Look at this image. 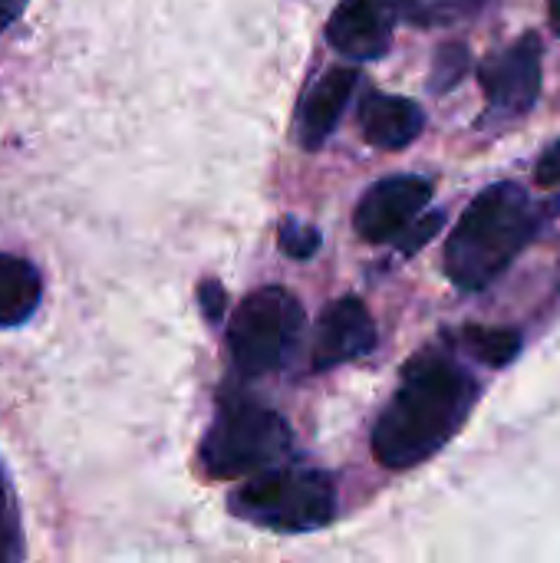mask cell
Returning a JSON list of instances; mask_svg holds the SVG:
<instances>
[{
  "label": "cell",
  "mask_w": 560,
  "mask_h": 563,
  "mask_svg": "<svg viewBox=\"0 0 560 563\" xmlns=\"http://www.w3.org/2000/svg\"><path fill=\"white\" fill-rule=\"evenodd\" d=\"M43 297L40 271L13 254H0V327H20L26 323Z\"/></svg>",
  "instance_id": "obj_12"
},
{
  "label": "cell",
  "mask_w": 560,
  "mask_h": 563,
  "mask_svg": "<svg viewBox=\"0 0 560 563\" xmlns=\"http://www.w3.org/2000/svg\"><path fill=\"white\" fill-rule=\"evenodd\" d=\"M541 63L545 43L535 30L521 33L508 46L488 53L479 63V82L485 92L482 129L502 132L521 122L541 99Z\"/></svg>",
  "instance_id": "obj_6"
},
{
  "label": "cell",
  "mask_w": 560,
  "mask_h": 563,
  "mask_svg": "<svg viewBox=\"0 0 560 563\" xmlns=\"http://www.w3.org/2000/svg\"><path fill=\"white\" fill-rule=\"evenodd\" d=\"M376 343L380 333L366 303L360 297H340L320 317L314 340V369H333L350 360H360L373 353Z\"/></svg>",
  "instance_id": "obj_9"
},
{
  "label": "cell",
  "mask_w": 560,
  "mask_h": 563,
  "mask_svg": "<svg viewBox=\"0 0 560 563\" xmlns=\"http://www.w3.org/2000/svg\"><path fill=\"white\" fill-rule=\"evenodd\" d=\"M23 7H26V0H0V30H7L20 16Z\"/></svg>",
  "instance_id": "obj_21"
},
{
  "label": "cell",
  "mask_w": 560,
  "mask_h": 563,
  "mask_svg": "<svg viewBox=\"0 0 560 563\" xmlns=\"http://www.w3.org/2000/svg\"><path fill=\"white\" fill-rule=\"evenodd\" d=\"M294 449V432L274 409L231 396L221 399L205 439H201V468L208 478L234 482L281 465Z\"/></svg>",
  "instance_id": "obj_4"
},
{
  "label": "cell",
  "mask_w": 560,
  "mask_h": 563,
  "mask_svg": "<svg viewBox=\"0 0 560 563\" xmlns=\"http://www.w3.org/2000/svg\"><path fill=\"white\" fill-rule=\"evenodd\" d=\"M356 82H360L356 66H333L304 92V99L297 106V142L307 152L323 148V142L333 135Z\"/></svg>",
  "instance_id": "obj_10"
},
{
  "label": "cell",
  "mask_w": 560,
  "mask_h": 563,
  "mask_svg": "<svg viewBox=\"0 0 560 563\" xmlns=\"http://www.w3.org/2000/svg\"><path fill=\"white\" fill-rule=\"evenodd\" d=\"M432 201V178L426 175H393L366 188L356 205V234L370 244H396V238L426 211Z\"/></svg>",
  "instance_id": "obj_7"
},
{
  "label": "cell",
  "mask_w": 560,
  "mask_h": 563,
  "mask_svg": "<svg viewBox=\"0 0 560 563\" xmlns=\"http://www.w3.org/2000/svg\"><path fill=\"white\" fill-rule=\"evenodd\" d=\"M548 16H551V30L560 36V0H551V13Z\"/></svg>",
  "instance_id": "obj_22"
},
{
  "label": "cell",
  "mask_w": 560,
  "mask_h": 563,
  "mask_svg": "<svg viewBox=\"0 0 560 563\" xmlns=\"http://www.w3.org/2000/svg\"><path fill=\"white\" fill-rule=\"evenodd\" d=\"M485 0H393L396 16L413 26H449L482 10Z\"/></svg>",
  "instance_id": "obj_14"
},
{
  "label": "cell",
  "mask_w": 560,
  "mask_h": 563,
  "mask_svg": "<svg viewBox=\"0 0 560 563\" xmlns=\"http://www.w3.org/2000/svg\"><path fill=\"white\" fill-rule=\"evenodd\" d=\"M538 185L545 188H560V139L538 158V172H535Z\"/></svg>",
  "instance_id": "obj_20"
},
{
  "label": "cell",
  "mask_w": 560,
  "mask_h": 563,
  "mask_svg": "<svg viewBox=\"0 0 560 563\" xmlns=\"http://www.w3.org/2000/svg\"><path fill=\"white\" fill-rule=\"evenodd\" d=\"M479 396V379L449 346L416 353L373 426L370 445L376 462L393 472L429 462L459 435Z\"/></svg>",
  "instance_id": "obj_1"
},
{
  "label": "cell",
  "mask_w": 560,
  "mask_h": 563,
  "mask_svg": "<svg viewBox=\"0 0 560 563\" xmlns=\"http://www.w3.org/2000/svg\"><path fill=\"white\" fill-rule=\"evenodd\" d=\"M304 333V307L284 287H261L241 300L228 327L231 360L241 376L257 379L287 366Z\"/></svg>",
  "instance_id": "obj_5"
},
{
  "label": "cell",
  "mask_w": 560,
  "mask_h": 563,
  "mask_svg": "<svg viewBox=\"0 0 560 563\" xmlns=\"http://www.w3.org/2000/svg\"><path fill=\"white\" fill-rule=\"evenodd\" d=\"M472 69V53L465 43H442L436 49V63H432V73H429V89L432 92H449L455 89Z\"/></svg>",
  "instance_id": "obj_15"
},
{
  "label": "cell",
  "mask_w": 560,
  "mask_h": 563,
  "mask_svg": "<svg viewBox=\"0 0 560 563\" xmlns=\"http://www.w3.org/2000/svg\"><path fill=\"white\" fill-rule=\"evenodd\" d=\"M20 558V525H17V508L13 495L7 485V475L0 468V563Z\"/></svg>",
  "instance_id": "obj_16"
},
{
  "label": "cell",
  "mask_w": 560,
  "mask_h": 563,
  "mask_svg": "<svg viewBox=\"0 0 560 563\" xmlns=\"http://www.w3.org/2000/svg\"><path fill=\"white\" fill-rule=\"evenodd\" d=\"M277 238H281L284 254L294 257V261H307V257H314L317 247H320V231L310 228V224H304V221H294V218H284Z\"/></svg>",
  "instance_id": "obj_17"
},
{
  "label": "cell",
  "mask_w": 560,
  "mask_h": 563,
  "mask_svg": "<svg viewBox=\"0 0 560 563\" xmlns=\"http://www.w3.org/2000/svg\"><path fill=\"white\" fill-rule=\"evenodd\" d=\"M396 20L393 0H340L327 20V40L343 59L370 63L389 53Z\"/></svg>",
  "instance_id": "obj_8"
},
{
  "label": "cell",
  "mask_w": 560,
  "mask_h": 563,
  "mask_svg": "<svg viewBox=\"0 0 560 563\" xmlns=\"http://www.w3.org/2000/svg\"><path fill=\"white\" fill-rule=\"evenodd\" d=\"M198 297H201V310H205L208 323H221V313H224V287L218 280H205Z\"/></svg>",
  "instance_id": "obj_19"
},
{
  "label": "cell",
  "mask_w": 560,
  "mask_h": 563,
  "mask_svg": "<svg viewBox=\"0 0 560 563\" xmlns=\"http://www.w3.org/2000/svg\"><path fill=\"white\" fill-rule=\"evenodd\" d=\"M459 343L465 346V353L492 369H505L508 363H515V356L521 353V333L512 327H465L459 333Z\"/></svg>",
  "instance_id": "obj_13"
},
{
  "label": "cell",
  "mask_w": 560,
  "mask_h": 563,
  "mask_svg": "<svg viewBox=\"0 0 560 563\" xmlns=\"http://www.w3.org/2000/svg\"><path fill=\"white\" fill-rule=\"evenodd\" d=\"M234 518L277 534L320 531L337 518V485L320 468L274 465L257 472L228 498Z\"/></svg>",
  "instance_id": "obj_3"
},
{
  "label": "cell",
  "mask_w": 560,
  "mask_h": 563,
  "mask_svg": "<svg viewBox=\"0 0 560 563\" xmlns=\"http://www.w3.org/2000/svg\"><path fill=\"white\" fill-rule=\"evenodd\" d=\"M541 224L545 211L518 181H495L482 188L446 241V277L462 294L492 287L538 238Z\"/></svg>",
  "instance_id": "obj_2"
},
{
  "label": "cell",
  "mask_w": 560,
  "mask_h": 563,
  "mask_svg": "<svg viewBox=\"0 0 560 563\" xmlns=\"http://www.w3.org/2000/svg\"><path fill=\"white\" fill-rule=\"evenodd\" d=\"M442 221H446V214L442 211H429V214H419L399 238H396V247L409 257V254H416L419 247H426L436 234H439V228H442Z\"/></svg>",
  "instance_id": "obj_18"
},
{
  "label": "cell",
  "mask_w": 560,
  "mask_h": 563,
  "mask_svg": "<svg viewBox=\"0 0 560 563\" xmlns=\"http://www.w3.org/2000/svg\"><path fill=\"white\" fill-rule=\"evenodd\" d=\"M426 129V112L419 102L393 92H366L360 106V132L370 145L399 152L413 145Z\"/></svg>",
  "instance_id": "obj_11"
}]
</instances>
